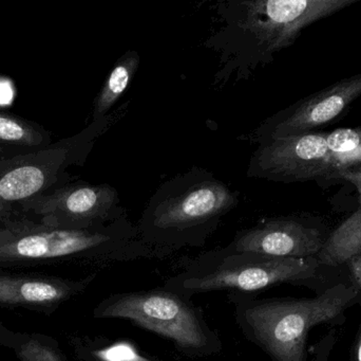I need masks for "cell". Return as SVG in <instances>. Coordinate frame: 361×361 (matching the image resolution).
Masks as SVG:
<instances>
[{"instance_id":"1","label":"cell","mask_w":361,"mask_h":361,"mask_svg":"<svg viewBox=\"0 0 361 361\" xmlns=\"http://www.w3.org/2000/svg\"><path fill=\"white\" fill-rule=\"evenodd\" d=\"M357 0H231L216 4L220 29L205 46L221 54L223 84L247 78L294 44L305 28Z\"/></svg>"},{"instance_id":"5","label":"cell","mask_w":361,"mask_h":361,"mask_svg":"<svg viewBox=\"0 0 361 361\" xmlns=\"http://www.w3.org/2000/svg\"><path fill=\"white\" fill-rule=\"evenodd\" d=\"M318 264L313 256L280 258L224 247L190 261L183 271L167 280L164 288L188 299L214 292L258 295L278 284L311 279Z\"/></svg>"},{"instance_id":"9","label":"cell","mask_w":361,"mask_h":361,"mask_svg":"<svg viewBox=\"0 0 361 361\" xmlns=\"http://www.w3.org/2000/svg\"><path fill=\"white\" fill-rule=\"evenodd\" d=\"M250 178L302 182L339 177L326 134L309 133L259 144L247 167Z\"/></svg>"},{"instance_id":"13","label":"cell","mask_w":361,"mask_h":361,"mask_svg":"<svg viewBox=\"0 0 361 361\" xmlns=\"http://www.w3.org/2000/svg\"><path fill=\"white\" fill-rule=\"evenodd\" d=\"M141 57L135 50L127 51L114 64L99 95L95 97L92 121L106 118L110 110L123 97L139 70Z\"/></svg>"},{"instance_id":"18","label":"cell","mask_w":361,"mask_h":361,"mask_svg":"<svg viewBox=\"0 0 361 361\" xmlns=\"http://www.w3.org/2000/svg\"><path fill=\"white\" fill-rule=\"evenodd\" d=\"M348 263H349L353 279L355 280L356 284L361 290V254L350 259Z\"/></svg>"},{"instance_id":"3","label":"cell","mask_w":361,"mask_h":361,"mask_svg":"<svg viewBox=\"0 0 361 361\" xmlns=\"http://www.w3.org/2000/svg\"><path fill=\"white\" fill-rule=\"evenodd\" d=\"M239 203V192L207 169L192 167L157 189L137 227L146 243L173 254L203 247Z\"/></svg>"},{"instance_id":"16","label":"cell","mask_w":361,"mask_h":361,"mask_svg":"<svg viewBox=\"0 0 361 361\" xmlns=\"http://www.w3.org/2000/svg\"><path fill=\"white\" fill-rule=\"evenodd\" d=\"M78 353L82 361H162L142 351L133 341L104 337L80 341Z\"/></svg>"},{"instance_id":"11","label":"cell","mask_w":361,"mask_h":361,"mask_svg":"<svg viewBox=\"0 0 361 361\" xmlns=\"http://www.w3.org/2000/svg\"><path fill=\"white\" fill-rule=\"evenodd\" d=\"M322 235L294 218H269L239 231L226 246L235 251L280 258H311L324 247Z\"/></svg>"},{"instance_id":"2","label":"cell","mask_w":361,"mask_h":361,"mask_svg":"<svg viewBox=\"0 0 361 361\" xmlns=\"http://www.w3.org/2000/svg\"><path fill=\"white\" fill-rule=\"evenodd\" d=\"M173 254L146 243L128 218L101 228H55L13 213L0 222V264L80 261L111 264Z\"/></svg>"},{"instance_id":"17","label":"cell","mask_w":361,"mask_h":361,"mask_svg":"<svg viewBox=\"0 0 361 361\" xmlns=\"http://www.w3.org/2000/svg\"><path fill=\"white\" fill-rule=\"evenodd\" d=\"M19 355L23 361H65L59 352L36 341L23 345Z\"/></svg>"},{"instance_id":"14","label":"cell","mask_w":361,"mask_h":361,"mask_svg":"<svg viewBox=\"0 0 361 361\" xmlns=\"http://www.w3.org/2000/svg\"><path fill=\"white\" fill-rule=\"evenodd\" d=\"M361 254V206L324 242L318 262L337 266Z\"/></svg>"},{"instance_id":"8","label":"cell","mask_w":361,"mask_h":361,"mask_svg":"<svg viewBox=\"0 0 361 361\" xmlns=\"http://www.w3.org/2000/svg\"><path fill=\"white\" fill-rule=\"evenodd\" d=\"M14 213L55 228L86 230L127 218L120 195L108 184L70 182L21 203Z\"/></svg>"},{"instance_id":"12","label":"cell","mask_w":361,"mask_h":361,"mask_svg":"<svg viewBox=\"0 0 361 361\" xmlns=\"http://www.w3.org/2000/svg\"><path fill=\"white\" fill-rule=\"evenodd\" d=\"M97 275L82 281L55 278L0 276V304L51 307L84 290Z\"/></svg>"},{"instance_id":"6","label":"cell","mask_w":361,"mask_h":361,"mask_svg":"<svg viewBox=\"0 0 361 361\" xmlns=\"http://www.w3.org/2000/svg\"><path fill=\"white\" fill-rule=\"evenodd\" d=\"M94 316L133 322L173 341L188 357H207L223 349L222 341L209 328L201 309L165 288L110 295L95 307Z\"/></svg>"},{"instance_id":"7","label":"cell","mask_w":361,"mask_h":361,"mask_svg":"<svg viewBox=\"0 0 361 361\" xmlns=\"http://www.w3.org/2000/svg\"><path fill=\"white\" fill-rule=\"evenodd\" d=\"M111 119L108 114L71 137L0 160V201L15 211L25 201L72 182L68 170L86 162Z\"/></svg>"},{"instance_id":"10","label":"cell","mask_w":361,"mask_h":361,"mask_svg":"<svg viewBox=\"0 0 361 361\" xmlns=\"http://www.w3.org/2000/svg\"><path fill=\"white\" fill-rule=\"evenodd\" d=\"M361 95V73L309 95L265 120L255 133L259 144L313 133L336 119Z\"/></svg>"},{"instance_id":"15","label":"cell","mask_w":361,"mask_h":361,"mask_svg":"<svg viewBox=\"0 0 361 361\" xmlns=\"http://www.w3.org/2000/svg\"><path fill=\"white\" fill-rule=\"evenodd\" d=\"M52 143L51 134L42 125L0 112V146L33 150Z\"/></svg>"},{"instance_id":"20","label":"cell","mask_w":361,"mask_h":361,"mask_svg":"<svg viewBox=\"0 0 361 361\" xmlns=\"http://www.w3.org/2000/svg\"><path fill=\"white\" fill-rule=\"evenodd\" d=\"M13 213H14V211H13L10 207L4 205V203L0 201V222H1V220H6V218H10Z\"/></svg>"},{"instance_id":"19","label":"cell","mask_w":361,"mask_h":361,"mask_svg":"<svg viewBox=\"0 0 361 361\" xmlns=\"http://www.w3.org/2000/svg\"><path fill=\"white\" fill-rule=\"evenodd\" d=\"M343 178L350 180L357 186L358 191L360 193V206H361V171L360 172H349V173L345 174Z\"/></svg>"},{"instance_id":"4","label":"cell","mask_w":361,"mask_h":361,"mask_svg":"<svg viewBox=\"0 0 361 361\" xmlns=\"http://www.w3.org/2000/svg\"><path fill=\"white\" fill-rule=\"evenodd\" d=\"M357 290L337 285L314 299H260L228 294L244 337L274 361L305 360V341L313 326L338 317Z\"/></svg>"},{"instance_id":"21","label":"cell","mask_w":361,"mask_h":361,"mask_svg":"<svg viewBox=\"0 0 361 361\" xmlns=\"http://www.w3.org/2000/svg\"><path fill=\"white\" fill-rule=\"evenodd\" d=\"M357 360L361 361V334L360 338V343H358Z\"/></svg>"}]
</instances>
